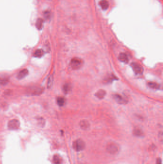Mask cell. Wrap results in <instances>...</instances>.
<instances>
[{"label": "cell", "mask_w": 163, "mask_h": 164, "mask_svg": "<svg viewBox=\"0 0 163 164\" xmlns=\"http://www.w3.org/2000/svg\"><path fill=\"white\" fill-rule=\"evenodd\" d=\"M106 150L109 153L114 155L119 152L120 148L116 143L114 142H111L107 145Z\"/></svg>", "instance_id": "6da1fadb"}, {"label": "cell", "mask_w": 163, "mask_h": 164, "mask_svg": "<svg viewBox=\"0 0 163 164\" xmlns=\"http://www.w3.org/2000/svg\"><path fill=\"white\" fill-rule=\"evenodd\" d=\"M83 64V61L82 59L79 58H74L70 61V66L74 70H78L80 69Z\"/></svg>", "instance_id": "7a4b0ae2"}, {"label": "cell", "mask_w": 163, "mask_h": 164, "mask_svg": "<svg viewBox=\"0 0 163 164\" xmlns=\"http://www.w3.org/2000/svg\"><path fill=\"white\" fill-rule=\"evenodd\" d=\"M86 146V144L84 141L79 139L75 141L73 144L74 149L78 152L83 150Z\"/></svg>", "instance_id": "3957f363"}, {"label": "cell", "mask_w": 163, "mask_h": 164, "mask_svg": "<svg viewBox=\"0 0 163 164\" xmlns=\"http://www.w3.org/2000/svg\"><path fill=\"white\" fill-rule=\"evenodd\" d=\"M131 66L136 75H141L143 73V69L139 64L136 62H132L131 64Z\"/></svg>", "instance_id": "277c9868"}, {"label": "cell", "mask_w": 163, "mask_h": 164, "mask_svg": "<svg viewBox=\"0 0 163 164\" xmlns=\"http://www.w3.org/2000/svg\"><path fill=\"white\" fill-rule=\"evenodd\" d=\"M20 127V122L17 119H12L8 123V128L10 130H16Z\"/></svg>", "instance_id": "5b68a950"}, {"label": "cell", "mask_w": 163, "mask_h": 164, "mask_svg": "<svg viewBox=\"0 0 163 164\" xmlns=\"http://www.w3.org/2000/svg\"><path fill=\"white\" fill-rule=\"evenodd\" d=\"M43 92L42 88L37 87H32L28 90V93L32 95H37L41 94Z\"/></svg>", "instance_id": "8992f818"}, {"label": "cell", "mask_w": 163, "mask_h": 164, "mask_svg": "<svg viewBox=\"0 0 163 164\" xmlns=\"http://www.w3.org/2000/svg\"><path fill=\"white\" fill-rule=\"evenodd\" d=\"M113 98L117 102L120 104H126L127 102V101L122 96L118 94H115L113 95Z\"/></svg>", "instance_id": "52a82bcc"}, {"label": "cell", "mask_w": 163, "mask_h": 164, "mask_svg": "<svg viewBox=\"0 0 163 164\" xmlns=\"http://www.w3.org/2000/svg\"><path fill=\"white\" fill-rule=\"evenodd\" d=\"M28 73V70L26 69H24L19 72V73L17 74V77L18 79L20 80L22 79L27 75Z\"/></svg>", "instance_id": "ba28073f"}, {"label": "cell", "mask_w": 163, "mask_h": 164, "mask_svg": "<svg viewBox=\"0 0 163 164\" xmlns=\"http://www.w3.org/2000/svg\"><path fill=\"white\" fill-rule=\"evenodd\" d=\"M118 59L120 61L125 63H127L129 62L128 56L124 53H121L118 56Z\"/></svg>", "instance_id": "9c48e42d"}, {"label": "cell", "mask_w": 163, "mask_h": 164, "mask_svg": "<svg viewBox=\"0 0 163 164\" xmlns=\"http://www.w3.org/2000/svg\"><path fill=\"white\" fill-rule=\"evenodd\" d=\"M99 4L103 10H106L109 7V3L107 0H102L100 1Z\"/></svg>", "instance_id": "30bf717a"}, {"label": "cell", "mask_w": 163, "mask_h": 164, "mask_svg": "<svg viewBox=\"0 0 163 164\" xmlns=\"http://www.w3.org/2000/svg\"><path fill=\"white\" fill-rule=\"evenodd\" d=\"M43 25H44V20L40 18H38L35 23V26L36 28L38 30H41L43 27Z\"/></svg>", "instance_id": "8fae6325"}, {"label": "cell", "mask_w": 163, "mask_h": 164, "mask_svg": "<svg viewBox=\"0 0 163 164\" xmlns=\"http://www.w3.org/2000/svg\"><path fill=\"white\" fill-rule=\"evenodd\" d=\"M80 125L81 127L82 128V129H84V130L87 129L90 127V126L89 122L85 120H83L81 121L80 123Z\"/></svg>", "instance_id": "7c38bea8"}, {"label": "cell", "mask_w": 163, "mask_h": 164, "mask_svg": "<svg viewBox=\"0 0 163 164\" xmlns=\"http://www.w3.org/2000/svg\"><path fill=\"white\" fill-rule=\"evenodd\" d=\"M105 95H106V91L102 89H100L95 94V96L100 99H103Z\"/></svg>", "instance_id": "4fadbf2b"}, {"label": "cell", "mask_w": 163, "mask_h": 164, "mask_svg": "<svg viewBox=\"0 0 163 164\" xmlns=\"http://www.w3.org/2000/svg\"><path fill=\"white\" fill-rule=\"evenodd\" d=\"M44 54V51L41 49H38L36 50L34 53V56L37 58H40L42 57Z\"/></svg>", "instance_id": "5bb4252c"}, {"label": "cell", "mask_w": 163, "mask_h": 164, "mask_svg": "<svg viewBox=\"0 0 163 164\" xmlns=\"http://www.w3.org/2000/svg\"><path fill=\"white\" fill-rule=\"evenodd\" d=\"M148 85L149 87L150 88H153V89H158L160 88V85L157 84L156 82H149L148 83Z\"/></svg>", "instance_id": "9a60e30c"}, {"label": "cell", "mask_w": 163, "mask_h": 164, "mask_svg": "<svg viewBox=\"0 0 163 164\" xmlns=\"http://www.w3.org/2000/svg\"><path fill=\"white\" fill-rule=\"evenodd\" d=\"M53 162L55 164H60L61 163L62 160L58 155L55 154L53 157Z\"/></svg>", "instance_id": "2e32d148"}, {"label": "cell", "mask_w": 163, "mask_h": 164, "mask_svg": "<svg viewBox=\"0 0 163 164\" xmlns=\"http://www.w3.org/2000/svg\"><path fill=\"white\" fill-rule=\"evenodd\" d=\"M57 103L60 106H62L65 103V99L63 97H58L57 98Z\"/></svg>", "instance_id": "e0dca14e"}, {"label": "cell", "mask_w": 163, "mask_h": 164, "mask_svg": "<svg viewBox=\"0 0 163 164\" xmlns=\"http://www.w3.org/2000/svg\"><path fill=\"white\" fill-rule=\"evenodd\" d=\"M133 134L137 137H142L143 135V131L139 129H134L133 130Z\"/></svg>", "instance_id": "ac0fdd59"}, {"label": "cell", "mask_w": 163, "mask_h": 164, "mask_svg": "<svg viewBox=\"0 0 163 164\" xmlns=\"http://www.w3.org/2000/svg\"><path fill=\"white\" fill-rule=\"evenodd\" d=\"M8 79L6 77H0V84L5 85L8 83Z\"/></svg>", "instance_id": "d6986e66"}, {"label": "cell", "mask_w": 163, "mask_h": 164, "mask_svg": "<svg viewBox=\"0 0 163 164\" xmlns=\"http://www.w3.org/2000/svg\"><path fill=\"white\" fill-rule=\"evenodd\" d=\"M53 76L52 75L49 77V79L48 80L47 84L48 88H50L52 87L53 85Z\"/></svg>", "instance_id": "ffe728a7"}, {"label": "cell", "mask_w": 163, "mask_h": 164, "mask_svg": "<svg viewBox=\"0 0 163 164\" xmlns=\"http://www.w3.org/2000/svg\"><path fill=\"white\" fill-rule=\"evenodd\" d=\"M70 85L68 83H66L63 86V91L65 93H68L70 91Z\"/></svg>", "instance_id": "44dd1931"}, {"label": "cell", "mask_w": 163, "mask_h": 164, "mask_svg": "<svg viewBox=\"0 0 163 164\" xmlns=\"http://www.w3.org/2000/svg\"><path fill=\"white\" fill-rule=\"evenodd\" d=\"M116 78L114 77V76H110L108 78H107V82H112L111 80H114Z\"/></svg>", "instance_id": "7402d4cb"}, {"label": "cell", "mask_w": 163, "mask_h": 164, "mask_svg": "<svg viewBox=\"0 0 163 164\" xmlns=\"http://www.w3.org/2000/svg\"><path fill=\"white\" fill-rule=\"evenodd\" d=\"M156 164H162V160L160 158H158L157 159Z\"/></svg>", "instance_id": "603a6c76"}]
</instances>
